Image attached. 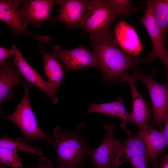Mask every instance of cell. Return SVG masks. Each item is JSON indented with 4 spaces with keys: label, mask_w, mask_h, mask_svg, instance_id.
<instances>
[{
    "label": "cell",
    "mask_w": 168,
    "mask_h": 168,
    "mask_svg": "<svg viewBox=\"0 0 168 168\" xmlns=\"http://www.w3.org/2000/svg\"><path fill=\"white\" fill-rule=\"evenodd\" d=\"M91 45L98 62V67L109 79L121 81L127 72L140 63L139 58L125 53L117 40L114 32L110 29L90 34Z\"/></svg>",
    "instance_id": "6da1fadb"
},
{
    "label": "cell",
    "mask_w": 168,
    "mask_h": 168,
    "mask_svg": "<svg viewBox=\"0 0 168 168\" xmlns=\"http://www.w3.org/2000/svg\"><path fill=\"white\" fill-rule=\"evenodd\" d=\"M84 125L82 122L71 132L63 131L59 127L54 128L52 135L58 167L81 168L90 157L91 149L82 133Z\"/></svg>",
    "instance_id": "7a4b0ae2"
},
{
    "label": "cell",
    "mask_w": 168,
    "mask_h": 168,
    "mask_svg": "<svg viewBox=\"0 0 168 168\" xmlns=\"http://www.w3.org/2000/svg\"><path fill=\"white\" fill-rule=\"evenodd\" d=\"M30 86V84L26 81L24 86V96L15 110L11 114L0 117L10 120L17 126L22 132L25 141L35 143V140L42 139L53 144L52 135L45 133L40 128L32 110L28 96Z\"/></svg>",
    "instance_id": "3957f363"
},
{
    "label": "cell",
    "mask_w": 168,
    "mask_h": 168,
    "mask_svg": "<svg viewBox=\"0 0 168 168\" xmlns=\"http://www.w3.org/2000/svg\"><path fill=\"white\" fill-rule=\"evenodd\" d=\"M120 16L109 0H91L78 26L81 28L83 33H96L110 29L112 22Z\"/></svg>",
    "instance_id": "277c9868"
},
{
    "label": "cell",
    "mask_w": 168,
    "mask_h": 168,
    "mask_svg": "<svg viewBox=\"0 0 168 168\" xmlns=\"http://www.w3.org/2000/svg\"><path fill=\"white\" fill-rule=\"evenodd\" d=\"M156 72L153 68L152 74L144 75L138 69L134 70L132 75L136 79L142 81L146 86L150 96L153 107V115L151 123L161 131L166 113L168 110V83H161L156 81L153 75Z\"/></svg>",
    "instance_id": "5b68a950"
},
{
    "label": "cell",
    "mask_w": 168,
    "mask_h": 168,
    "mask_svg": "<svg viewBox=\"0 0 168 168\" xmlns=\"http://www.w3.org/2000/svg\"><path fill=\"white\" fill-rule=\"evenodd\" d=\"M106 133L100 144L91 150L90 157L96 168H117L118 159L122 150L124 141H120L114 136L115 129L113 124L105 125Z\"/></svg>",
    "instance_id": "8992f818"
},
{
    "label": "cell",
    "mask_w": 168,
    "mask_h": 168,
    "mask_svg": "<svg viewBox=\"0 0 168 168\" xmlns=\"http://www.w3.org/2000/svg\"><path fill=\"white\" fill-rule=\"evenodd\" d=\"M50 54L54 58H58L62 61L65 71L90 67H98L95 54L84 46L66 49L57 45L53 47Z\"/></svg>",
    "instance_id": "52a82bcc"
},
{
    "label": "cell",
    "mask_w": 168,
    "mask_h": 168,
    "mask_svg": "<svg viewBox=\"0 0 168 168\" xmlns=\"http://www.w3.org/2000/svg\"><path fill=\"white\" fill-rule=\"evenodd\" d=\"M22 2L23 1L19 0H1L0 20L6 24L14 35L25 34L41 43L50 44L51 40L49 36H40L33 34L23 24L19 14V6Z\"/></svg>",
    "instance_id": "ba28073f"
},
{
    "label": "cell",
    "mask_w": 168,
    "mask_h": 168,
    "mask_svg": "<svg viewBox=\"0 0 168 168\" xmlns=\"http://www.w3.org/2000/svg\"><path fill=\"white\" fill-rule=\"evenodd\" d=\"M139 19L148 32L153 45L152 51L144 57L145 63H148L155 59L158 58L166 68L168 53L165 48L164 39L156 21L149 0L147 2V7L143 16Z\"/></svg>",
    "instance_id": "9c48e42d"
},
{
    "label": "cell",
    "mask_w": 168,
    "mask_h": 168,
    "mask_svg": "<svg viewBox=\"0 0 168 168\" xmlns=\"http://www.w3.org/2000/svg\"><path fill=\"white\" fill-rule=\"evenodd\" d=\"M60 0H31L23 1V5L20 8L19 14L25 26L27 24L39 27L44 22L52 18L50 12L53 7L59 4Z\"/></svg>",
    "instance_id": "30bf717a"
},
{
    "label": "cell",
    "mask_w": 168,
    "mask_h": 168,
    "mask_svg": "<svg viewBox=\"0 0 168 168\" xmlns=\"http://www.w3.org/2000/svg\"><path fill=\"white\" fill-rule=\"evenodd\" d=\"M11 48L13 51V55L14 57L13 61L14 64L26 79V81L30 84L36 86L46 96L50 98L51 101L53 104H56L58 101V99L56 96L57 92L27 62L15 45L12 44Z\"/></svg>",
    "instance_id": "8fae6325"
},
{
    "label": "cell",
    "mask_w": 168,
    "mask_h": 168,
    "mask_svg": "<svg viewBox=\"0 0 168 168\" xmlns=\"http://www.w3.org/2000/svg\"><path fill=\"white\" fill-rule=\"evenodd\" d=\"M136 79L128 73L123 77L122 82L126 81L129 85L133 99L132 110L130 113V122L137 126L140 129L148 127L152 111L148 102L138 92L135 86Z\"/></svg>",
    "instance_id": "7c38bea8"
},
{
    "label": "cell",
    "mask_w": 168,
    "mask_h": 168,
    "mask_svg": "<svg viewBox=\"0 0 168 168\" xmlns=\"http://www.w3.org/2000/svg\"><path fill=\"white\" fill-rule=\"evenodd\" d=\"M91 0H60L59 14L55 19L68 27L78 26L86 13Z\"/></svg>",
    "instance_id": "4fadbf2b"
},
{
    "label": "cell",
    "mask_w": 168,
    "mask_h": 168,
    "mask_svg": "<svg viewBox=\"0 0 168 168\" xmlns=\"http://www.w3.org/2000/svg\"><path fill=\"white\" fill-rule=\"evenodd\" d=\"M114 30L117 42L125 53L135 57L139 54L142 45L132 26L122 20L117 23Z\"/></svg>",
    "instance_id": "5bb4252c"
},
{
    "label": "cell",
    "mask_w": 168,
    "mask_h": 168,
    "mask_svg": "<svg viewBox=\"0 0 168 168\" xmlns=\"http://www.w3.org/2000/svg\"><path fill=\"white\" fill-rule=\"evenodd\" d=\"M22 76L13 62L9 59L0 71V104L6 100L12 99L14 91L12 88L23 83Z\"/></svg>",
    "instance_id": "9a60e30c"
},
{
    "label": "cell",
    "mask_w": 168,
    "mask_h": 168,
    "mask_svg": "<svg viewBox=\"0 0 168 168\" xmlns=\"http://www.w3.org/2000/svg\"><path fill=\"white\" fill-rule=\"evenodd\" d=\"M86 114L96 112L104 114L112 119H119L121 121L120 126L126 132L127 123L130 122V113L128 112L124 105L122 97H119L115 101L101 104H90Z\"/></svg>",
    "instance_id": "2e32d148"
},
{
    "label": "cell",
    "mask_w": 168,
    "mask_h": 168,
    "mask_svg": "<svg viewBox=\"0 0 168 168\" xmlns=\"http://www.w3.org/2000/svg\"><path fill=\"white\" fill-rule=\"evenodd\" d=\"M140 130L146 147L148 163L151 167L157 160L158 156L164 152L166 141L161 131L152 126Z\"/></svg>",
    "instance_id": "e0dca14e"
},
{
    "label": "cell",
    "mask_w": 168,
    "mask_h": 168,
    "mask_svg": "<svg viewBox=\"0 0 168 168\" xmlns=\"http://www.w3.org/2000/svg\"><path fill=\"white\" fill-rule=\"evenodd\" d=\"M126 132L128 138L123 140V147L118 159L119 166L124 162H128L130 158L136 155L143 154L147 156L146 146L140 131L132 137L128 130Z\"/></svg>",
    "instance_id": "ac0fdd59"
},
{
    "label": "cell",
    "mask_w": 168,
    "mask_h": 168,
    "mask_svg": "<svg viewBox=\"0 0 168 168\" xmlns=\"http://www.w3.org/2000/svg\"><path fill=\"white\" fill-rule=\"evenodd\" d=\"M42 56L44 70L48 78V82L57 92L64 77L63 65L51 54L43 51Z\"/></svg>",
    "instance_id": "d6986e66"
},
{
    "label": "cell",
    "mask_w": 168,
    "mask_h": 168,
    "mask_svg": "<svg viewBox=\"0 0 168 168\" xmlns=\"http://www.w3.org/2000/svg\"><path fill=\"white\" fill-rule=\"evenodd\" d=\"M150 4L163 38L168 30V0H149Z\"/></svg>",
    "instance_id": "ffe728a7"
},
{
    "label": "cell",
    "mask_w": 168,
    "mask_h": 168,
    "mask_svg": "<svg viewBox=\"0 0 168 168\" xmlns=\"http://www.w3.org/2000/svg\"><path fill=\"white\" fill-rule=\"evenodd\" d=\"M26 142L23 138H18L14 139L9 136L6 135L0 138V147L16 149L18 151L26 152L40 156L43 155V151L41 149L33 147Z\"/></svg>",
    "instance_id": "44dd1931"
},
{
    "label": "cell",
    "mask_w": 168,
    "mask_h": 168,
    "mask_svg": "<svg viewBox=\"0 0 168 168\" xmlns=\"http://www.w3.org/2000/svg\"><path fill=\"white\" fill-rule=\"evenodd\" d=\"M18 152L16 149L0 147V163L12 168H23Z\"/></svg>",
    "instance_id": "7402d4cb"
},
{
    "label": "cell",
    "mask_w": 168,
    "mask_h": 168,
    "mask_svg": "<svg viewBox=\"0 0 168 168\" xmlns=\"http://www.w3.org/2000/svg\"><path fill=\"white\" fill-rule=\"evenodd\" d=\"M121 16H128L132 11H137L138 9L133 6L130 0H109Z\"/></svg>",
    "instance_id": "603a6c76"
},
{
    "label": "cell",
    "mask_w": 168,
    "mask_h": 168,
    "mask_svg": "<svg viewBox=\"0 0 168 168\" xmlns=\"http://www.w3.org/2000/svg\"><path fill=\"white\" fill-rule=\"evenodd\" d=\"M128 162L131 164L133 168H147L148 160L146 155L141 154L130 158Z\"/></svg>",
    "instance_id": "cb8c5ba5"
},
{
    "label": "cell",
    "mask_w": 168,
    "mask_h": 168,
    "mask_svg": "<svg viewBox=\"0 0 168 168\" xmlns=\"http://www.w3.org/2000/svg\"><path fill=\"white\" fill-rule=\"evenodd\" d=\"M13 52L12 48L8 49L1 46L0 47V66L1 68L7 63L6 60L10 58L13 55Z\"/></svg>",
    "instance_id": "d4e9b609"
},
{
    "label": "cell",
    "mask_w": 168,
    "mask_h": 168,
    "mask_svg": "<svg viewBox=\"0 0 168 168\" xmlns=\"http://www.w3.org/2000/svg\"><path fill=\"white\" fill-rule=\"evenodd\" d=\"M151 168H168V151L162 154L159 160H157Z\"/></svg>",
    "instance_id": "484cf974"
},
{
    "label": "cell",
    "mask_w": 168,
    "mask_h": 168,
    "mask_svg": "<svg viewBox=\"0 0 168 168\" xmlns=\"http://www.w3.org/2000/svg\"><path fill=\"white\" fill-rule=\"evenodd\" d=\"M36 165L37 168H54L53 165L49 160L44 156H42L40 158ZM58 168H67L58 167Z\"/></svg>",
    "instance_id": "4316f807"
},
{
    "label": "cell",
    "mask_w": 168,
    "mask_h": 168,
    "mask_svg": "<svg viewBox=\"0 0 168 168\" xmlns=\"http://www.w3.org/2000/svg\"><path fill=\"white\" fill-rule=\"evenodd\" d=\"M164 124V127L160 131L166 141V147H168V110L166 113Z\"/></svg>",
    "instance_id": "83f0119b"
},
{
    "label": "cell",
    "mask_w": 168,
    "mask_h": 168,
    "mask_svg": "<svg viewBox=\"0 0 168 168\" xmlns=\"http://www.w3.org/2000/svg\"><path fill=\"white\" fill-rule=\"evenodd\" d=\"M37 168L36 164L35 165H33L31 166H30L26 168Z\"/></svg>",
    "instance_id": "f1b7e54d"
},
{
    "label": "cell",
    "mask_w": 168,
    "mask_h": 168,
    "mask_svg": "<svg viewBox=\"0 0 168 168\" xmlns=\"http://www.w3.org/2000/svg\"><path fill=\"white\" fill-rule=\"evenodd\" d=\"M0 168H7L5 167V165L2 163H0Z\"/></svg>",
    "instance_id": "f546056e"
},
{
    "label": "cell",
    "mask_w": 168,
    "mask_h": 168,
    "mask_svg": "<svg viewBox=\"0 0 168 168\" xmlns=\"http://www.w3.org/2000/svg\"><path fill=\"white\" fill-rule=\"evenodd\" d=\"M166 68H167V77H168V65Z\"/></svg>",
    "instance_id": "4dcf8cb0"
},
{
    "label": "cell",
    "mask_w": 168,
    "mask_h": 168,
    "mask_svg": "<svg viewBox=\"0 0 168 168\" xmlns=\"http://www.w3.org/2000/svg\"><path fill=\"white\" fill-rule=\"evenodd\" d=\"M167 62H168V64H167V66H168V59H167ZM167 67H166V68H167Z\"/></svg>",
    "instance_id": "1f68e13d"
}]
</instances>
